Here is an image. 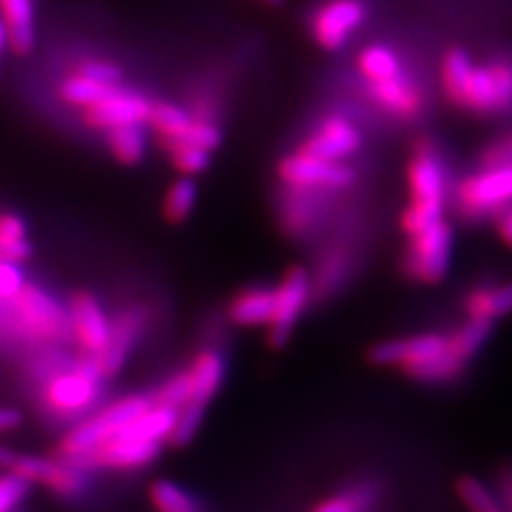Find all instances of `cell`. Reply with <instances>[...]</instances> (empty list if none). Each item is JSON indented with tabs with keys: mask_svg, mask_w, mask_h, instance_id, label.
<instances>
[{
	"mask_svg": "<svg viewBox=\"0 0 512 512\" xmlns=\"http://www.w3.org/2000/svg\"><path fill=\"white\" fill-rule=\"evenodd\" d=\"M410 203L399 218L402 231L410 237L444 218L446 210V171L440 154L429 141H419L406 169Z\"/></svg>",
	"mask_w": 512,
	"mask_h": 512,
	"instance_id": "4",
	"label": "cell"
},
{
	"mask_svg": "<svg viewBox=\"0 0 512 512\" xmlns=\"http://www.w3.org/2000/svg\"><path fill=\"white\" fill-rule=\"evenodd\" d=\"M175 421H178V410L156 404L152 399L150 408L143 410L114 438L96 448L82 468L137 470L148 466L154 457H158L163 444L171 442Z\"/></svg>",
	"mask_w": 512,
	"mask_h": 512,
	"instance_id": "2",
	"label": "cell"
},
{
	"mask_svg": "<svg viewBox=\"0 0 512 512\" xmlns=\"http://www.w3.org/2000/svg\"><path fill=\"white\" fill-rule=\"evenodd\" d=\"M455 233L444 218L429 224L421 233L408 237L404 271L419 284H440L453 263Z\"/></svg>",
	"mask_w": 512,
	"mask_h": 512,
	"instance_id": "8",
	"label": "cell"
},
{
	"mask_svg": "<svg viewBox=\"0 0 512 512\" xmlns=\"http://www.w3.org/2000/svg\"><path fill=\"white\" fill-rule=\"evenodd\" d=\"M26 284L20 263L0 261V301H11Z\"/></svg>",
	"mask_w": 512,
	"mask_h": 512,
	"instance_id": "37",
	"label": "cell"
},
{
	"mask_svg": "<svg viewBox=\"0 0 512 512\" xmlns=\"http://www.w3.org/2000/svg\"><path fill=\"white\" fill-rule=\"evenodd\" d=\"M365 88L367 94H370V99L382 111H387V114L395 118H416L425 107V94L421 86L408 75L406 69H402L389 79H382V82L365 84Z\"/></svg>",
	"mask_w": 512,
	"mask_h": 512,
	"instance_id": "17",
	"label": "cell"
},
{
	"mask_svg": "<svg viewBox=\"0 0 512 512\" xmlns=\"http://www.w3.org/2000/svg\"><path fill=\"white\" fill-rule=\"evenodd\" d=\"M188 384V404L184 408H203L212 402L224 380V357L216 348H205L184 370Z\"/></svg>",
	"mask_w": 512,
	"mask_h": 512,
	"instance_id": "18",
	"label": "cell"
},
{
	"mask_svg": "<svg viewBox=\"0 0 512 512\" xmlns=\"http://www.w3.org/2000/svg\"><path fill=\"white\" fill-rule=\"evenodd\" d=\"M116 88H120V86L105 84V82H99V79H92L84 73L75 71L60 84L58 94L64 103H69L79 109H88L96 103H101L103 99H107V96Z\"/></svg>",
	"mask_w": 512,
	"mask_h": 512,
	"instance_id": "24",
	"label": "cell"
},
{
	"mask_svg": "<svg viewBox=\"0 0 512 512\" xmlns=\"http://www.w3.org/2000/svg\"><path fill=\"white\" fill-rule=\"evenodd\" d=\"M512 165V133L498 137L480 152V169H495Z\"/></svg>",
	"mask_w": 512,
	"mask_h": 512,
	"instance_id": "36",
	"label": "cell"
},
{
	"mask_svg": "<svg viewBox=\"0 0 512 512\" xmlns=\"http://www.w3.org/2000/svg\"><path fill=\"white\" fill-rule=\"evenodd\" d=\"M5 472L18 474L24 478L28 485H41L45 489H50L58 495H64V498H73V495H79L86 485L88 478L84 468L75 466V463L67 459H50V457H37V455H20L13 453L9 468Z\"/></svg>",
	"mask_w": 512,
	"mask_h": 512,
	"instance_id": "12",
	"label": "cell"
},
{
	"mask_svg": "<svg viewBox=\"0 0 512 512\" xmlns=\"http://www.w3.org/2000/svg\"><path fill=\"white\" fill-rule=\"evenodd\" d=\"M463 312H466L468 318L487 320V323H495V320L510 316L512 280L472 288V291L463 297Z\"/></svg>",
	"mask_w": 512,
	"mask_h": 512,
	"instance_id": "21",
	"label": "cell"
},
{
	"mask_svg": "<svg viewBox=\"0 0 512 512\" xmlns=\"http://www.w3.org/2000/svg\"><path fill=\"white\" fill-rule=\"evenodd\" d=\"M150 502L158 512H201L199 502L171 480H156L150 487Z\"/></svg>",
	"mask_w": 512,
	"mask_h": 512,
	"instance_id": "31",
	"label": "cell"
},
{
	"mask_svg": "<svg viewBox=\"0 0 512 512\" xmlns=\"http://www.w3.org/2000/svg\"><path fill=\"white\" fill-rule=\"evenodd\" d=\"M493 493L504 512H512V466L502 468L493 483Z\"/></svg>",
	"mask_w": 512,
	"mask_h": 512,
	"instance_id": "39",
	"label": "cell"
},
{
	"mask_svg": "<svg viewBox=\"0 0 512 512\" xmlns=\"http://www.w3.org/2000/svg\"><path fill=\"white\" fill-rule=\"evenodd\" d=\"M167 150L171 154L173 167L184 175H190V178H192V175L205 171L212 163V152L210 150L188 146V143H171V146H167Z\"/></svg>",
	"mask_w": 512,
	"mask_h": 512,
	"instance_id": "33",
	"label": "cell"
},
{
	"mask_svg": "<svg viewBox=\"0 0 512 512\" xmlns=\"http://www.w3.org/2000/svg\"><path fill=\"white\" fill-rule=\"evenodd\" d=\"M491 512H504V510H502V508H498V510H491Z\"/></svg>",
	"mask_w": 512,
	"mask_h": 512,
	"instance_id": "45",
	"label": "cell"
},
{
	"mask_svg": "<svg viewBox=\"0 0 512 512\" xmlns=\"http://www.w3.org/2000/svg\"><path fill=\"white\" fill-rule=\"evenodd\" d=\"M107 133V146L114 154V158L122 165H137L146 158L148 152V139L143 124H128L109 128Z\"/></svg>",
	"mask_w": 512,
	"mask_h": 512,
	"instance_id": "25",
	"label": "cell"
},
{
	"mask_svg": "<svg viewBox=\"0 0 512 512\" xmlns=\"http://www.w3.org/2000/svg\"><path fill=\"white\" fill-rule=\"evenodd\" d=\"M5 47H7V30H5L3 20H0V54H3Z\"/></svg>",
	"mask_w": 512,
	"mask_h": 512,
	"instance_id": "43",
	"label": "cell"
},
{
	"mask_svg": "<svg viewBox=\"0 0 512 512\" xmlns=\"http://www.w3.org/2000/svg\"><path fill=\"white\" fill-rule=\"evenodd\" d=\"M376 504V489L370 483H357L314 504L310 512H370Z\"/></svg>",
	"mask_w": 512,
	"mask_h": 512,
	"instance_id": "28",
	"label": "cell"
},
{
	"mask_svg": "<svg viewBox=\"0 0 512 512\" xmlns=\"http://www.w3.org/2000/svg\"><path fill=\"white\" fill-rule=\"evenodd\" d=\"M28 483L13 472L0 474V512H11L18 508L28 493Z\"/></svg>",
	"mask_w": 512,
	"mask_h": 512,
	"instance_id": "35",
	"label": "cell"
},
{
	"mask_svg": "<svg viewBox=\"0 0 512 512\" xmlns=\"http://www.w3.org/2000/svg\"><path fill=\"white\" fill-rule=\"evenodd\" d=\"M11 457H13V451H11V448H7V446L0 444V468L7 470V468H9V461H11Z\"/></svg>",
	"mask_w": 512,
	"mask_h": 512,
	"instance_id": "42",
	"label": "cell"
},
{
	"mask_svg": "<svg viewBox=\"0 0 512 512\" xmlns=\"http://www.w3.org/2000/svg\"><path fill=\"white\" fill-rule=\"evenodd\" d=\"M357 69L361 77L365 79V84H374L382 82V79H389L397 75L404 69L402 58L397 56V52L389 45L382 43H372L363 47L357 56Z\"/></svg>",
	"mask_w": 512,
	"mask_h": 512,
	"instance_id": "23",
	"label": "cell"
},
{
	"mask_svg": "<svg viewBox=\"0 0 512 512\" xmlns=\"http://www.w3.org/2000/svg\"><path fill=\"white\" fill-rule=\"evenodd\" d=\"M152 101L141 92L116 88L107 99L84 109V122L96 131H109L116 126L148 124Z\"/></svg>",
	"mask_w": 512,
	"mask_h": 512,
	"instance_id": "16",
	"label": "cell"
},
{
	"mask_svg": "<svg viewBox=\"0 0 512 512\" xmlns=\"http://www.w3.org/2000/svg\"><path fill=\"white\" fill-rule=\"evenodd\" d=\"M79 73H84L92 79H99V82H105V84H114V86H120L122 82V69L118 67V64L109 62V60H86L79 64Z\"/></svg>",
	"mask_w": 512,
	"mask_h": 512,
	"instance_id": "38",
	"label": "cell"
},
{
	"mask_svg": "<svg viewBox=\"0 0 512 512\" xmlns=\"http://www.w3.org/2000/svg\"><path fill=\"white\" fill-rule=\"evenodd\" d=\"M192 116L188 111L175 103L167 101H152L150 114H148V124L154 128V133L163 139V143H171L175 139H180L184 131L188 128Z\"/></svg>",
	"mask_w": 512,
	"mask_h": 512,
	"instance_id": "27",
	"label": "cell"
},
{
	"mask_svg": "<svg viewBox=\"0 0 512 512\" xmlns=\"http://www.w3.org/2000/svg\"><path fill=\"white\" fill-rule=\"evenodd\" d=\"M280 182L299 195L312 190H346L357 182V173L346 163H333L303 152H293L278 163Z\"/></svg>",
	"mask_w": 512,
	"mask_h": 512,
	"instance_id": "10",
	"label": "cell"
},
{
	"mask_svg": "<svg viewBox=\"0 0 512 512\" xmlns=\"http://www.w3.org/2000/svg\"><path fill=\"white\" fill-rule=\"evenodd\" d=\"M261 3H265L269 7H280V5H284V0H261Z\"/></svg>",
	"mask_w": 512,
	"mask_h": 512,
	"instance_id": "44",
	"label": "cell"
},
{
	"mask_svg": "<svg viewBox=\"0 0 512 512\" xmlns=\"http://www.w3.org/2000/svg\"><path fill=\"white\" fill-rule=\"evenodd\" d=\"M457 107L474 116H504L512 111V60L498 58L474 64Z\"/></svg>",
	"mask_w": 512,
	"mask_h": 512,
	"instance_id": "7",
	"label": "cell"
},
{
	"mask_svg": "<svg viewBox=\"0 0 512 512\" xmlns=\"http://www.w3.org/2000/svg\"><path fill=\"white\" fill-rule=\"evenodd\" d=\"M9 303V325L20 340L56 344L69 338V314L60 301L41 286L24 284Z\"/></svg>",
	"mask_w": 512,
	"mask_h": 512,
	"instance_id": "6",
	"label": "cell"
},
{
	"mask_svg": "<svg viewBox=\"0 0 512 512\" xmlns=\"http://www.w3.org/2000/svg\"><path fill=\"white\" fill-rule=\"evenodd\" d=\"M457 498L468 512H491L500 508L493 487L474 476H463L457 480Z\"/></svg>",
	"mask_w": 512,
	"mask_h": 512,
	"instance_id": "32",
	"label": "cell"
},
{
	"mask_svg": "<svg viewBox=\"0 0 512 512\" xmlns=\"http://www.w3.org/2000/svg\"><path fill=\"white\" fill-rule=\"evenodd\" d=\"M141 325H143L141 314L133 310V312L122 314L114 323V327H111V340H109L105 352L101 357L92 359L105 378L114 376L120 370L122 363L128 357V352H131L133 344L137 342Z\"/></svg>",
	"mask_w": 512,
	"mask_h": 512,
	"instance_id": "22",
	"label": "cell"
},
{
	"mask_svg": "<svg viewBox=\"0 0 512 512\" xmlns=\"http://www.w3.org/2000/svg\"><path fill=\"white\" fill-rule=\"evenodd\" d=\"M363 146V135L355 122H350L342 114L327 116L320 120L314 133L301 141L299 152L310 154L333 163H344L346 158L357 154Z\"/></svg>",
	"mask_w": 512,
	"mask_h": 512,
	"instance_id": "15",
	"label": "cell"
},
{
	"mask_svg": "<svg viewBox=\"0 0 512 512\" xmlns=\"http://www.w3.org/2000/svg\"><path fill=\"white\" fill-rule=\"evenodd\" d=\"M197 205V182L190 178V175H184V178L175 180L167 195L163 199V216L171 224H180L184 222L192 210Z\"/></svg>",
	"mask_w": 512,
	"mask_h": 512,
	"instance_id": "30",
	"label": "cell"
},
{
	"mask_svg": "<svg viewBox=\"0 0 512 512\" xmlns=\"http://www.w3.org/2000/svg\"><path fill=\"white\" fill-rule=\"evenodd\" d=\"M20 421H22L20 414L13 408H0V434H5V431H13L20 425Z\"/></svg>",
	"mask_w": 512,
	"mask_h": 512,
	"instance_id": "41",
	"label": "cell"
},
{
	"mask_svg": "<svg viewBox=\"0 0 512 512\" xmlns=\"http://www.w3.org/2000/svg\"><path fill=\"white\" fill-rule=\"evenodd\" d=\"M171 143H188V146H197V148L214 152L216 148H220L222 133L216 122L207 118H192L184 135ZM171 143H165V146H171Z\"/></svg>",
	"mask_w": 512,
	"mask_h": 512,
	"instance_id": "34",
	"label": "cell"
},
{
	"mask_svg": "<svg viewBox=\"0 0 512 512\" xmlns=\"http://www.w3.org/2000/svg\"><path fill=\"white\" fill-rule=\"evenodd\" d=\"M274 312V286H248L229 303V318L237 327H267Z\"/></svg>",
	"mask_w": 512,
	"mask_h": 512,
	"instance_id": "19",
	"label": "cell"
},
{
	"mask_svg": "<svg viewBox=\"0 0 512 512\" xmlns=\"http://www.w3.org/2000/svg\"><path fill=\"white\" fill-rule=\"evenodd\" d=\"M67 314H69V338L75 340L79 350L84 352V357L88 359L101 357L111 340V327H114V320L105 314L99 299L88 293H79L71 299Z\"/></svg>",
	"mask_w": 512,
	"mask_h": 512,
	"instance_id": "14",
	"label": "cell"
},
{
	"mask_svg": "<svg viewBox=\"0 0 512 512\" xmlns=\"http://www.w3.org/2000/svg\"><path fill=\"white\" fill-rule=\"evenodd\" d=\"M472 67H474V60L466 50H461V47H451V50L444 54L440 77H442V88H444L446 99L453 105H457L459 94L468 82Z\"/></svg>",
	"mask_w": 512,
	"mask_h": 512,
	"instance_id": "29",
	"label": "cell"
},
{
	"mask_svg": "<svg viewBox=\"0 0 512 512\" xmlns=\"http://www.w3.org/2000/svg\"><path fill=\"white\" fill-rule=\"evenodd\" d=\"M0 20L7 30V47L26 56L35 47V0H0Z\"/></svg>",
	"mask_w": 512,
	"mask_h": 512,
	"instance_id": "20",
	"label": "cell"
},
{
	"mask_svg": "<svg viewBox=\"0 0 512 512\" xmlns=\"http://www.w3.org/2000/svg\"><path fill=\"white\" fill-rule=\"evenodd\" d=\"M367 7L363 0H327L312 18V37L327 52H338L365 24Z\"/></svg>",
	"mask_w": 512,
	"mask_h": 512,
	"instance_id": "13",
	"label": "cell"
},
{
	"mask_svg": "<svg viewBox=\"0 0 512 512\" xmlns=\"http://www.w3.org/2000/svg\"><path fill=\"white\" fill-rule=\"evenodd\" d=\"M312 278L306 267H291L274 286V312L267 329V340L271 346H284L306 312L312 297Z\"/></svg>",
	"mask_w": 512,
	"mask_h": 512,
	"instance_id": "11",
	"label": "cell"
},
{
	"mask_svg": "<svg viewBox=\"0 0 512 512\" xmlns=\"http://www.w3.org/2000/svg\"><path fill=\"white\" fill-rule=\"evenodd\" d=\"M370 361L421 384H448L470 365L457 352L448 331H421L378 342L370 348Z\"/></svg>",
	"mask_w": 512,
	"mask_h": 512,
	"instance_id": "1",
	"label": "cell"
},
{
	"mask_svg": "<svg viewBox=\"0 0 512 512\" xmlns=\"http://www.w3.org/2000/svg\"><path fill=\"white\" fill-rule=\"evenodd\" d=\"M457 212L466 220H483L512 203V165L480 169L455 190Z\"/></svg>",
	"mask_w": 512,
	"mask_h": 512,
	"instance_id": "9",
	"label": "cell"
},
{
	"mask_svg": "<svg viewBox=\"0 0 512 512\" xmlns=\"http://www.w3.org/2000/svg\"><path fill=\"white\" fill-rule=\"evenodd\" d=\"M30 252L32 244L24 218L13 212L0 214V261L24 263Z\"/></svg>",
	"mask_w": 512,
	"mask_h": 512,
	"instance_id": "26",
	"label": "cell"
},
{
	"mask_svg": "<svg viewBox=\"0 0 512 512\" xmlns=\"http://www.w3.org/2000/svg\"><path fill=\"white\" fill-rule=\"evenodd\" d=\"M152 397L146 395H126L116 399L99 410H92L84 419H79L67 434H64L58 453L62 459H67L75 466L82 468L84 461L105 444L109 438H114L128 423L150 408Z\"/></svg>",
	"mask_w": 512,
	"mask_h": 512,
	"instance_id": "5",
	"label": "cell"
},
{
	"mask_svg": "<svg viewBox=\"0 0 512 512\" xmlns=\"http://www.w3.org/2000/svg\"><path fill=\"white\" fill-rule=\"evenodd\" d=\"M103 380L105 376L88 357L50 363L41 376V408L56 421L84 419L101 402Z\"/></svg>",
	"mask_w": 512,
	"mask_h": 512,
	"instance_id": "3",
	"label": "cell"
},
{
	"mask_svg": "<svg viewBox=\"0 0 512 512\" xmlns=\"http://www.w3.org/2000/svg\"><path fill=\"white\" fill-rule=\"evenodd\" d=\"M493 218H495V231H498L502 244L512 250V203L502 207V210Z\"/></svg>",
	"mask_w": 512,
	"mask_h": 512,
	"instance_id": "40",
	"label": "cell"
}]
</instances>
